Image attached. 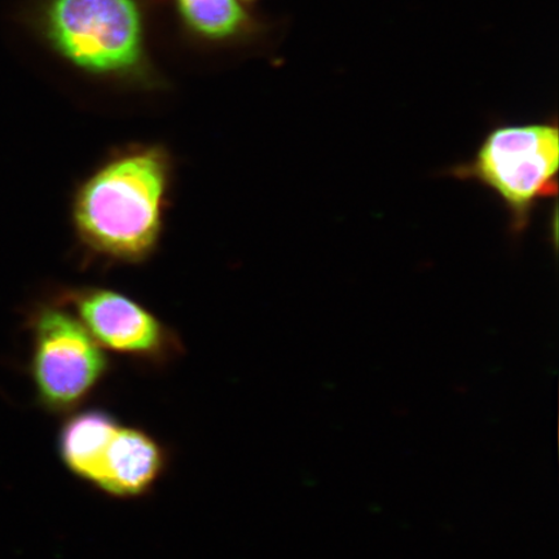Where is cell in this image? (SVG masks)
Listing matches in <instances>:
<instances>
[{
    "label": "cell",
    "instance_id": "cell-1",
    "mask_svg": "<svg viewBox=\"0 0 559 559\" xmlns=\"http://www.w3.org/2000/svg\"><path fill=\"white\" fill-rule=\"evenodd\" d=\"M174 185V159L160 144L134 143L109 153L76 186V241L94 260L139 264L163 240Z\"/></svg>",
    "mask_w": 559,
    "mask_h": 559
},
{
    "label": "cell",
    "instance_id": "cell-2",
    "mask_svg": "<svg viewBox=\"0 0 559 559\" xmlns=\"http://www.w3.org/2000/svg\"><path fill=\"white\" fill-rule=\"evenodd\" d=\"M559 131L556 118L545 122L496 126L474 157L453 166L451 177L477 181L501 200L510 229L528 228L542 201L557 198Z\"/></svg>",
    "mask_w": 559,
    "mask_h": 559
},
{
    "label": "cell",
    "instance_id": "cell-3",
    "mask_svg": "<svg viewBox=\"0 0 559 559\" xmlns=\"http://www.w3.org/2000/svg\"><path fill=\"white\" fill-rule=\"evenodd\" d=\"M32 379L41 405L69 414L94 393L110 361L81 320L56 302L33 313Z\"/></svg>",
    "mask_w": 559,
    "mask_h": 559
},
{
    "label": "cell",
    "instance_id": "cell-4",
    "mask_svg": "<svg viewBox=\"0 0 559 559\" xmlns=\"http://www.w3.org/2000/svg\"><path fill=\"white\" fill-rule=\"evenodd\" d=\"M48 27L56 47L94 73H122L138 62L140 21L132 0H55Z\"/></svg>",
    "mask_w": 559,
    "mask_h": 559
},
{
    "label": "cell",
    "instance_id": "cell-5",
    "mask_svg": "<svg viewBox=\"0 0 559 559\" xmlns=\"http://www.w3.org/2000/svg\"><path fill=\"white\" fill-rule=\"evenodd\" d=\"M58 302L68 307L105 352L151 366H165L183 353L170 326L136 299L102 286H73Z\"/></svg>",
    "mask_w": 559,
    "mask_h": 559
},
{
    "label": "cell",
    "instance_id": "cell-6",
    "mask_svg": "<svg viewBox=\"0 0 559 559\" xmlns=\"http://www.w3.org/2000/svg\"><path fill=\"white\" fill-rule=\"evenodd\" d=\"M167 464L157 440L136 428H118L105 452L99 485L115 498H139L156 486Z\"/></svg>",
    "mask_w": 559,
    "mask_h": 559
},
{
    "label": "cell",
    "instance_id": "cell-7",
    "mask_svg": "<svg viewBox=\"0 0 559 559\" xmlns=\"http://www.w3.org/2000/svg\"><path fill=\"white\" fill-rule=\"evenodd\" d=\"M120 425L102 409H86L67 419L59 436L62 463L75 477L99 485L105 452Z\"/></svg>",
    "mask_w": 559,
    "mask_h": 559
},
{
    "label": "cell",
    "instance_id": "cell-8",
    "mask_svg": "<svg viewBox=\"0 0 559 559\" xmlns=\"http://www.w3.org/2000/svg\"><path fill=\"white\" fill-rule=\"evenodd\" d=\"M179 4L188 23L209 37H227L243 20L236 0H179Z\"/></svg>",
    "mask_w": 559,
    "mask_h": 559
}]
</instances>
